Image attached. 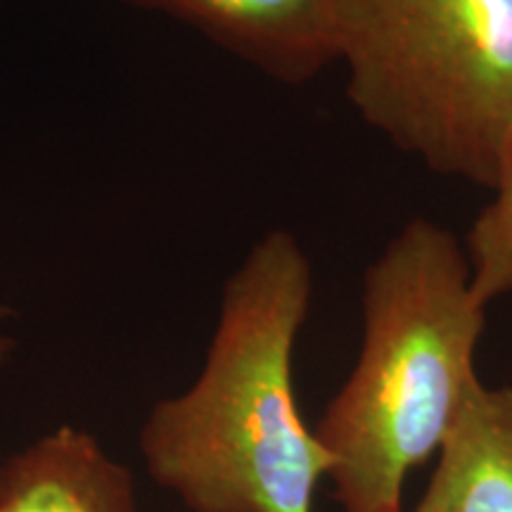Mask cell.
I'll use <instances>...</instances> for the list:
<instances>
[{
	"label": "cell",
	"instance_id": "1",
	"mask_svg": "<svg viewBox=\"0 0 512 512\" xmlns=\"http://www.w3.org/2000/svg\"><path fill=\"white\" fill-rule=\"evenodd\" d=\"M311 297L302 242L280 228L256 240L223 285L200 375L147 413L143 463L190 512H313L335 458L294 394Z\"/></svg>",
	"mask_w": 512,
	"mask_h": 512
},
{
	"label": "cell",
	"instance_id": "2",
	"mask_svg": "<svg viewBox=\"0 0 512 512\" xmlns=\"http://www.w3.org/2000/svg\"><path fill=\"white\" fill-rule=\"evenodd\" d=\"M356 366L332 396L316 437L335 458L342 512H403L415 467L439 456L477 387L486 306L472 290L465 245L415 216L366 268Z\"/></svg>",
	"mask_w": 512,
	"mask_h": 512
},
{
	"label": "cell",
	"instance_id": "3",
	"mask_svg": "<svg viewBox=\"0 0 512 512\" xmlns=\"http://www.w3.org/2000/svg\"><path fill=\"white\" fill-rule=\"evenodd\" d=\"M330 27L370 126L494 188L512 143V0H330Z\"/></svg>",
	"mask_w": 512,
	"mask_h": 512
},
{
	"label": "cell",
	"instance_id": "4",
	"mask_svg": "<svg viewBox=\"0 0 512 512\" xmlns=\"http://www.w3.org/2000/svg\"><path fill=\"white\" fill-rule=\"evenodd\" d=\"M200 31L273 79L302 83L335 57L330 0H126Z\"/></svg>",
	"mask_w": 512,
	"mask_h": 512
},
{
	"label": "cell",
	"instance_id": "5",
	"mask_svg": "<svg viewBox=\"0 0 512 512\" xmlns=\"http://www.w3.org/2000/svg\"><path fill=\"white\" fill-rule=\"evenodd\" d=\"M0 512H138L136 479L91 432L60 425L0 465Z\"/></svg>",
	"mask_w": 512,
	"mask_h": 512
},
{
	"label": "cell",
	"instance_id": "6",
	"mask_svg": "<svg viewBox=\"0 0 512 512\" xmlns=\"http://www.w3.org/2000/svg\"><path fill=\"white\" fill-rule=\"evenodd\" d=\"M413 512H512V387L472 389Z\"/></svg>",
	"mask_w": 512,
	"mask_h": 512
},
{
	"label": "cell",
	"instance_id": "7",
	"mask_svg": "<svg viewBox=\"0 0 512 512\" xmlns=\"http://www.w3.org/2000/svg\"><path fill=\"white\" fill-rule=\"evenodd\" d=\"M491 190L494 200L479 211L465 240L472 290L484 306L512 294V143Z\"/></svg>",
	"mask_w": 512,
	"mask_h": 512
},
{
	"label": "cell",
	"instance_id": "8",
	"mask_svg": "<svg viewBox=\"0 0 512 512\" xmlns=\"http://www.w3.org/2000/svg\"><path fill=\"white\" fill-rule=\"evenodd\" d=\"M10 318H12V311L0 302V366H5V363L10 361L12 351H15V339H12L8 330Z\"/></svg>",
	"mask_w": 512,
	"mask_h": 512
}]
</instances>
